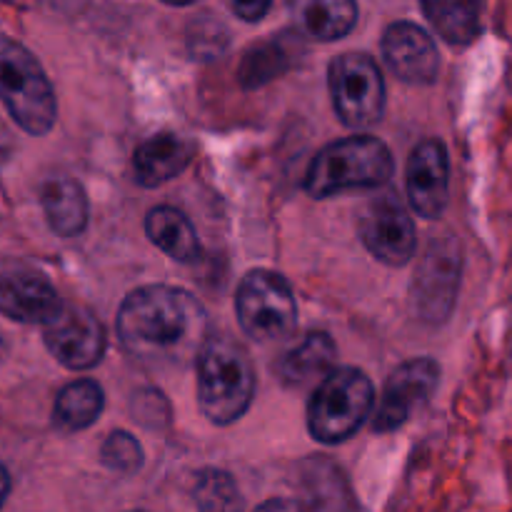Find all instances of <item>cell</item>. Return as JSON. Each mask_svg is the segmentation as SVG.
Instances as JSON below:
<instances>
[{
	"mask_svg": "<svg viewBox=\"0 0 512 512\" xmlns=\"http://www.w3.org/2000/svg\"><path fill=\"white\" fill-rule=\"evenodd\" d=\"M393 153L373 135H353L325 145L305 173V190L323 200L355 188H380L393 178Z\"/></svg>",
	"mask_w": 512,
	"mask_h": 512,
	"instance_id": "obj_3",
	"label": "cell"
},
{
	"mask_svg": "<svg viewBox=\"0 0 512 512\" xmlns=\"http://www.w3.org/2000/svg\"><path fill=\"white\" fill-rule=\"evenodd\" d=\"M63 300L50 280L28 265H3L0 268V315L15 323L45 325Z\"/></svg>",
	"mask_w": 512,
	"mask_h": 512,
	"instance_id": "obj_13",
	"label": "cell"
},
{
	"mask_svg": "<svg viewBox=\"0 0 512 512\" xmlns=\"http://www.w3.org/2000/svg\"><path fill=\"white\" fill-rule=\"evenodd\" d=\"M425 18L450 45H470L480 35V5L433 0L423 3Z\"/></svg>",
	"mask_w": 512,
	"mask_h": 512,
	"instance_id": "obj_21",
	"label": "cell"
},
{
	"mask_svg": "<svg viewBox=\"0 0 512 512\" xmlns=\"http://www.w3.org/2000/svg\"><path fill=\"white\" fill-rule=\"evenodd\" d=\"M208 315L193 293L173 285H143L118 310V338L140 363L183 365L198 358Z\"/></svg>",
	"mask_w": 512,
	"mask_h": 512,
	"instance_id": "obj_1",
	"label": "cell"
},
{
	"mask_svg": "<svg viewBox=\"0 0 512 512\" xmlns=\"http://www.w3.org/2000/svg\"><path fill=\"white\" fill-rule=\"evenodd\" d=\"M105 405L103 388L95 380L83 378L73 380L58 393L53 405V423L55 428L65 433H78V430L90 428L100 418Z\"/></svg>",
	"mask_w": 512,
	"mask_h": 512,
	"instance_id": "obj_20",
	"label": "cell"
},
{
	"mask_svg": "<svg viewBox=\"0 0 512 512\" xmlns=\"http://www.w3.org/2000/svg\"><path fill=\"white\" fill-rule=\"evenodd\" d=\"M198 405L215 425H233L255 398V368L248 350L235 340L208 338L195 358Z\"/></svg>",
	"mask_w": 512,
	"mask_h": 512,
	"instance_id": "obj_2",
	"label": "cell"
},
{
	"mask_svg": "<svg viewBox=\"0 0 512 512\" xmlns=\"http://www.w3.org/2000/svg\"><path fill=\"white\" fill-rule=\"evenodd\" d=\"M438 380L440 368L430 358H413L398 365L390 373L383 395H380L373 420L375 433H390V430H398L400 425H405L413 410H418L420 405L433 398Z\"/></svg>",
	"mask_w": 512,
	"mask_h": 512,
	"instance_id": "obj_11",
	"label": "cell"
},
{
	"mask_svg": "<svg viewBox=\"0 0 512 512\" xmlns=\"http://www.w3.org/2000/svg\"><path fill=\"white\" fill-rule=\"evenodd\" d=\"M333 108L348 128H370L383 118L385 83L368 53H343L328 68Z\"/></svg>",
	"mask_w": 512,
	"mask_h": 512,
	"instance_id": "obj_7",
	"label": "cell"
},
{
	"mask_svg": "<svg viewBox=\"0 0 512 512\" xmlns=\"http://www.w3.org/2000/svg\"><path fill=\"white\" fill-rule=\"evenodd\" d=\"M100 460L113 473L130 475L143 465V448L135 440V435L125 433V430H113L100 448Z\"/></svg>",
	"mask_w": 512,
	"mask_h": 512,
	"instance_id": "obj_24",
	"label": "cell"
},
{
	"mask_svg": "<svg viewBox=\"0 0 512 512\" xmlns=\"http://www.w3.org/2000/svg\"><path fill=\"white\" fill-rule=\"evenodd\" d=\"M375 405V390L358 368H335L320 380L308 405V430L318 443H345L368 420Z\"/></svg>",
	"mask_w": 512,
	"mask_h": 512,
	"instance_id": "obj_5",
	"label": "cell"
},
{
	"mask_svg": "<svg viewBox=\"0 0 512 512\" xmlns=\"http://www.w3.org/2000/svg\"><path fill=\"white\" fill-rule=\"evenodd\" d=\"M255 512H305L298 500H285V498H270L265 500Z\"/></svg>",
	"mask_w": 512,
	"mask_h": 512,
	"instance_id": "obj_26",
	"label": "cell"
},
{
	"mask_svg": "<svg viewBox=\"0 0 512 512\" xmlns=\"http://www.w3.org/2000/svg\"><path fill=\"white\" fill-rule=\"evenodd\" d=\"M338 348L328 333H308L275 365V375L288 388H300L313 380H325L333 373Z\"/></svg>",
	"mask_w": 512,
	"mask_h": 512,
	"instance_id": "obj_16",
	"label": "cell"
},
{
	"mask_svg": "<svg viewBox=\"0 0 512 512\" xmlns=\"http://www.w3.org/2000/svg\"><path fill=\"white\" fill-rule=\"evenodd\" d=\"M463 250L455 238H440L425 250L413 283V303L425 323H445L458 300Z\"/></svg>",
	"mask_w": 512,
	"mask_h": 512,
	"instance_id": "obj_8",
	"label": "cell"
},
{
	"mask_svg": "<svg viewBox=\"0 0 512 512\" xmlns=\"http://www.w3.org/2000/svg\"><path fill=\"white\" fill-rule=\"evenodd\" d=\"M383 55L388 68L400 80L413 85H428L438 78L440 53L428 30L420 25L398 20L383 33Z\"/></svg>",
	"mask_w": 512,
	"mask_h": 512,
	"instance_id": "obj_14",
	"label": "cell"
},
{
	"mask_svg": "<svg viewBox=\"0 0 512 512\" xmlns=\"http://www.w3.org/2000/svg\"><path fill=\"white\" fill-rule=\"evenodd\" d=\"M293 15L303 33L330 43L355 28L358 5L350 0H303V3L293 5Z\"/></svg>",
	"mask_w": 512,
	"mask_h": 512,
	"instance_id": "obj_19",
	"label": "cell"
},
{
	"mask_svg": "<svg viewBox=\"0 0 512 512\" xmlns=\"http://www.w3.org/2000/svg\"><path fill=\"white\" fill-rule=\"evenodd\" d=\"M193 493L200 512H243L238 485L223 470H200Z\"/></svg>",
	"mask_w": 512,
	"mask_h": 512,
	"instance_id": "obj_22",
	"label": "cell"
},
{
	"mask_svg": "<svg viewBox=\"0 0 512 512\" xmlns=\"http://www.w3.org/2000/svg\"><path fill=\"white\" fill-rule=\"evenodd\" d=\"M230 8H233L235 15H240L243 20H248V23H255V20H260L265 13H268L270 3L268 0H253V3H245V0H240V3H233Z\"/></svg>",
	"mask_w": 512,
	"mask_h": 512,
	"instance_id": "obj_25",
	"label": "cell"
},
{
	"mask_svg": "<svg viewBox=\"0 0 512 512\" xmlns=\"http://www.w3.org/2000/svg\"><path fill=\"white\" fill-rule=\"evenodd\" d=\"M8 493H10V475L8 470H5V465L0 463V508H3V503L8 500Z\"/></svg>",
	"mask_w": 512,
	"mask_h": 512,
	"instance_id": "obj_27",
	"label": "cell"
},
{
	"mask_svg": "<svg viewBox=\"0 0 512 512\" xmlns=\"http://www.w3.org/2000/svg\"><path fill=\"white\" fill-rule=\"evenodd\" d=\"M358 233L365 248L380 263L393 265V268H400L408 260H413L415 248H418L413 220L393 195L373 200L360 210Z\"/></svg>",
	"mask_w": 512,
	"mask_h": 512,
	"instance_id": "obj_10",
	"label": "cell"
},
{
	"mask_svg": "<svg viewBox=\"0 0 512 512\" xmlns=\"http://www.w3.org/2000/svg\"><path fill=\"white\" fill-rule=\"evenodd\" d=\"M288 68V53L280 43H265L250 50L240 68V83L245 88H255V85L268 83L270 78L280 75Z\"/></svg>",
	"mask_w": 512,
	"mask_h": 512,
	"instance_id": "obj_23",
	"label": "cell"
},
{
	"mask_svg": "<svg viewBox=\"0 0 512 512\" xmlns=\"http://www.w3.org/2000/svg\"><path fill=\"white\" fill-rule=\"evenodd\" d=\"M145 233L153 240L155 248L163 250L168 258L190 263L200 255L198 235L190 220L173 205H158L145 218Z\"/></svg>",
	"mask_w": 512,
	"mask_h": 512,
	"instance_id": "obj_18",
	"label": "cell"
},
{
	"mask_svg": "<svg viewBox=\"0 0 512 512\" xmlns=\"http://www.w3.org/2000/svg\"><path fill=\"white\" fill-rule=\"evenodd\" d=\"M235 315L248 338L275 343L288 338L298 323V305L288 280L273 270H250L235 293Z\"/></svg>",
	"mask_w": 512,
	"mask_h": 512,
	"instance_id": "obj_6",
	"label": "cell"
},
{
	"mask_svg": "<svg viewBox=\"0 0 512 512\" xmlns=\"http://www.w3.org/2000/svg\"><path fill=\"white\" fill-rule=\"evenodd\" d=\"M195 158V145L188 138L175 133L150 135L135 148L133 170L135 178L145 188H158L168 180L178 178L190 160Z\"/></svg>",
	"mask_w": 512,
	"mask_h": 512,
	"instance_id": "obj_15",
	"label": "cell"
},
{
	"mask_svg": "<svg viewBox=\"0 0 512 512\" xmlns=\"http://www.w3.org/2000/svg\"><path fill=\"white\" fill-rule=\"evenodd\" d=\"M0 100L30 135H45L58 118L55 90L43 65L18 40L0 35Z\"/></svg>",
	"mask_w": 512,
	"mask_h": 512,
	"instance_id": "obj_4",
	"label": "cell"
},
{
	"mask_svg": "<svg viewBox=\"0 0 512 512\" xmlns=\"http://www.w3.org/2000/svg\"><path fill=\"white\" fill-rule=\"evenodd\" d=\"M408 200L420 218L435 220L448 205L450 160L443 140L428 138L418 143L405 165Z\"/></svg>",
	"mask_w": 512,
	"mask_h": 512,
	"instance_id": "obj_12",
	"label": "cell"
},
{
	"mask_svg": "<svg viewBox=\"0 0 512 512\" xmlns=\"http://www.w3.org/2000/svg\"><path fill=\"white\" fill-rule=\"evenodd\" d=\"M130 512H140V510H130Z\"/></svg>",
	"mask_w": 512,
	"mask_h": 512,
	"instance_id": "obj_28",
	"label": "cell"
},
{
	"mask_svg": "<svg viewBox=\"0 0 512 512\" xmlns=\"http://www.w3.org/2000/svg\"><path fill=\"white\" fill-rule=\"evenodd\" d=\"M45 220L60 238H75L88 225V195L73 178L48 180L40 190Z\"/></svg>",
	"mask_w": 512,
	"mask_h": 512,
	"instance_id": "obj_17",
	"label": "cell"
},
{
	"mask_svg": "<svg viewBox=\"0 0 512 512\" xmlns=\"http://www.w3.org/2000/svg\"><path fill=\"white\" fill-rule=\"evenodd\" d=\"M48 353L68 370H88L103 360L105 328L98 315L78 303H65L43 325Z\"/></svg>",
	"mask_w": 512,
	"mask_h": 512,
	"instance_id": "obj_9",
	"label": "cell"
}]
</instances>
